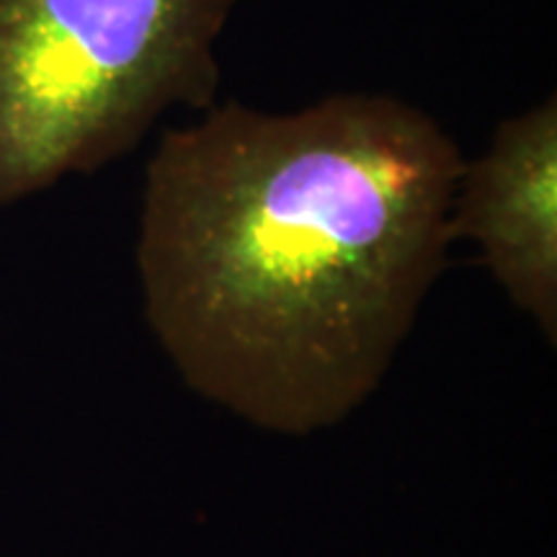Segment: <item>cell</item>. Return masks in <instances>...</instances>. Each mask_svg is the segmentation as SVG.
I'll use <instances>...</instances> for the list:
<instances>
[{
	"label": "cell",
	"mask_w": 557,
	"mask_h": 557,
	"mask_svg": "<svg viewBox=\"0 0 557 557\" xmlns=\"http://www.w3.org/2000/svg\"><path fill=\"white\" fill-rule=\"evenodd\" d=\"M451 240L478 243L485 267L521 312L557 336V101L500 122L487 150L462 165Z\"/></svg>",
	"instance_id": "obj_3"
},
{
	"label": "cell",
	"mask_w": 557,
	"mask_h": 557,
	"mask_svg": "<svg viewBox=\"0 0 557 557\" xmlns=\"http://www.w3.org/2000/svg\"><path fill=\"white\" fill-rule=\"evenodd\" d=\"M465 160L393 96L225 103L145 173V315L194 393L308 436L364 406L447 263Z\"/></svg>",
	"instance_id": "obj_1"
},
{
	"label": "cell",
	"mask_w": 557,
	"mask_h": 557,
	"mask_svg": "<svg viewBox=\"0 0 557 557\" xmlns=\"http://www.w3.org/2000/svg\"><path fill=\"white\" fill-rule=\"evenodd\" d=\"M235 0H0V207L212 109Z\"/></svg>",
	"instance_id": "obj_2"
}]
</instances>
